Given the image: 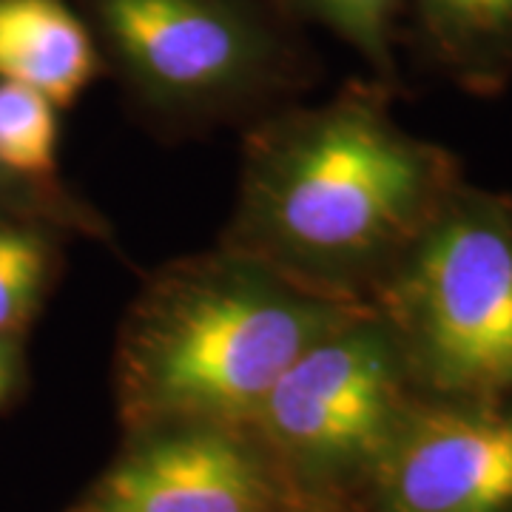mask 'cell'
Listing matches in <instances>:
<instances>
[{"instance_id": "cell-11", "label": "cell", "mask_w": 512, "mask_h": 512, "mask_svg": "<svg viewBox=\"0 0 512 512\" xmlns=\"http://www.w3.org/2000/svg\"><path fill=\"white\" fill-rule=\"evenodd\" d=\"M57 106L37 89L0 80V163L29 180H57Z\"/></svg>"}, {"instance_id": "cell-12", "label": "cell", "mask_w": 512, "mask_h": 512, "mask_svg": "<svg viewBox=\"0 0 512 512\" xmlns=\"http://www.w3.org/2000/svg\"><path fill=\"white\" fill-rule=\"evenodd\" d=\"M0 220L32 222L52 228L63 237H86L94 242H111V225L106 217L86 202L77 191L60 180H29L0 163Z\"/></svg>"}, {"instance_id": "cell-5", "label": "cell", "mask_w": 512, "mask_h": 512, "mask_svg": "<svg viewBox=\"0 0 512 512\" xmlns=\"http://www.w3.org/2000/svg\"><path fill=\"white\" fill-rule=\"evenodd\" d=\"M416 387L402 345L370 302L296 356L245 424L313 510H353Z\"/></svg>"}, {"instance_id": "cell-10", "label": "cell", "mask_w": 512, "mask_h": 512, "mask_svg": "<svg viewBox=\"0 0 512 512\" xmlns=\"http://www.w3.org/2000/svg\"><path fill=\"white\" fill-rule=\"evenodd\" d=\"M63 234L0 220V336H23L43 311L60 271Z\"/></svg>"}, {"instance_id": "cell-7", "label": "cell", "mask_w": 512, "mask_h": 512, "mask_svg": "<svg viewBox=\"0 0 512 512\" xmlns=\"http://www.w3.org/2000/svg\"><path fill=\"white\" fill-rule=\"evenodd\" d=\"M356 512H512V396H416Z\"/></svg>"}, {"instance_id": "cell-8", "label": "cell", "mask_w": 512, "mask_h": 512, "mask_svg": "<svg viewBox=\"0 0 512 512\" xmlns=\"http://www.w3.org/2000/svg\"><path fill=\"white\" fill-rule=\"evenodd\" d=\"M103 72L89 23L66 0H0V80L69 109Z\"/></svg>"}, {"instance_id": "cell-6", "label": "cell", "mask_w": 512, "mask_h": 512, "mask_svg": "<svg viewBox=\"0 0 512 512\" xmlns=\"http://www.w3.org/2000/svg\"><path fill=\"white\" fill-rule=\"evenodd\" d=\"M89 512H313L248 427L163 424L126 447L77 501Z\"/></svg>"}, {"instance_id": "cell-14", "label": "cell", "mask_w": 512, "mask_h": 512, "mask_svg": "<svg viewBox=\"0 0 512 512\" xmlns=\"http://www.w3.org/2000/svg\"><path fill=\"white\" fill-rule=\"evenodd\" d=\"M26 379L23 336H0V410L12 402Z\"/></svg>"}, {"instance_id": "cell-4", "label": "cell", "mask_w": 512, "mask_h": 512, "mask_svg": "<svg viewBox=\"0 0 512 512\" xmlns=\"http://www.w3.org/2000/svg\"><path fill=\"white\" fill-rule=\"evenodd\" d=\"M373 305L419 396H512V197L467 180L387 276Z\"/></svg>"}, {"instance_id": "cell-15", "label": "cell", "mask_w": 512, "mask_h": 512, "mask_svg": "<svg viewBox=\"0 0 512 512\" xmlns=\"http://www.w3.org/2000/svg\"><path fill=\"white\" fill-rule=\"evenodd\" d=\"M313 512H356V510H313Z\"/></svg>"}, {"instance_id": "cell-16", "label": "cell", "mask_w": 512, "mask_h": 512, "mask_svg": "<svg viewBox=\"0 0 512 512\" xmlns=\"http://www.w3.org/2000/svg\"><path fill=\"white\" fill-rule=\"evenodd\" d=\"M69 512H89V510H83V507H77V504H74V507Z\"/></svg>"}, {"instance_id": "cell-3", "label": "cell", "mask_w": 512, "mask_h": 512, "mask_svg": "<svg viewBox=\"0 0 512 512\" xmlns=\"http://www.w3.org/2000/svg\"><path fill=\"white\" fill-rule=\"evenodd\" d=\"M106 72L163 131L256 123L305 83V55L259 0H83Z\"/></svg>"}, {"instance_id": "cell-9", "label": "cell", "mask_w": 512, "mask_h": 512, "mask_svg": "<svg viewBox=\"0 0 512 512\" xmlns=\"http://www.w3.org/2000/svg\"><path fill=\"white\" fill-rule=\"evenodd\" d=\"M430 60L461 89L501 92L512 80V0H413Z\"/></svg>"}, {"instance_id": "cell-1", "label": "cell", "mask_w": 512, "mask_h": 512, "mask_svg": "<svg viewBox=\"0 0 512 512\" xmlns=\"http://www.w3.org/2000/svg\"><path fill=\"white\" fill-rule=\"evenodd\" d=\"M461 183L447 148L393 117L390 86L350 83L251 123L220 245L302 288L373 302Z\"/></svg>"}, {"instance_id": "cell-13", "label": "cell", "mask_w": 512, "mask_h": 512, "mask_svg": "<svg viewBox=\"0 0 512 512\" xmlns=\"http://www.w3.org/2000/svg\"><path fill=\"white\" fill-rule=\"evenodd\" d=\"M302 18L328 26L339 40L353 46L376 80L390 86L396 83V57H393V26L404 0H282Z\"/></svg>"}, {"instance_id": "cell-2", "label": "cell", "mask_w": 512, "mask_h": 512, "mask_svg": "<svg viewBox=\"0 0 512 512\" xmlns=\"http://www.w3.org/2000/svg\"><path fill=\"white\" fill-rule=\"evenodd\" d=\"M251 256L217 245L146 276L117 330L114 396L126 433L245 427L268 390L348 313Z\"/></svg>"}]
</instances>
